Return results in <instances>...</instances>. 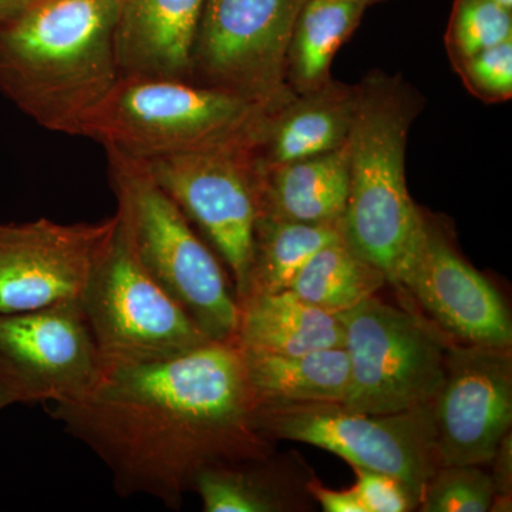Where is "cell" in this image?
<instances>
[{
	"label": "cell",
	"mask_w": 512,
	"mask_h": 512,
	"mask_svg": "<svg viewBox=\"0 0 512 512\" xmlns=\"http://www.w3.org/2000/svg\"><path fill=\"white\" fill-rule=\"evenodd\" d=\"M284 103H259L190 80L120 74L79 136L147 161L255 136Z\"/></svg>",
	"instance_id": "4"
},
{
	"label": "cell",
	"mask_w": 512,
	"mask_h": 512,
	"mask_svg": "<svg viewBox=\"0 0 512 512\" xmlns=\"http://www.w3.org/2000/svg\"><path fill=\"white\" fill-rule=\"evenodd\" d=\"M308 493L320 504L326 512H365L355 490H330L323 487L318 481H309L306 485Z\"/></svg>",
	"instance_id": "28"
},
{
	"label": "cell",
	"mask_w": 512,
	"mask_h": 512,
	"mask_svg": "<svg viewBox=\"0 0 512 512\" xmlns=\"http://www.w3.org/2000/svg\"><path fill=\"white\" fill-rule=\"evenodd\" d=\"M493 2L498 3L505 9L512 10V0H493Z\"/></svg>",
	"instance_id": "33"
},
{
	"label": "cell",
	"mask_w": 512,
	"mask_h": 512,
	"mask_svg": "<svg viewBox=\"0 0 512 512\" xmlns=\"http://www.w3.org/2000/svg\"><path fill=\"white\" fill-rule=\"evenodd\" d=\"M359 103V84L329 80L312 92L296 94L272 110L256 131L259 165H279L332 153L348 143Z\"/></svg>",
	"instance_id": "16"
},
{
	"label": "cell",
	"mask_w": 512,
	"mask_h": 512,
	"mask_svg": "<svg viewBox=\"0 0 512 512\" xmlns=\"http://www.w3.org/2000/svg\"><path fill=\"white\" fill-rule=\"evenodd\" d=\"M120 6L121 0H36L0 23V92L46 130L79 136L120 77Z\"/></svg>",
	"instance_id": "2"
},
{
	"label": "cell",
	"mask_w": 512,
	"mask_h": 512,
	"mask_svg": "<svg viewBox=\"0 0 512 512\" xmlns=\"http://www.w3.org/2000/svg\"><path fill=\"white\" fill-rule=\"evenodd\" d=\"M103 377L79 299L0 313V389L13 404L80 399Z\"/></svg>",
	"instance_id": "11"
},
{
	"label": "cell",
	"mask_w": 512,
	"mask_h": 512,
	"mask_svg": "<svg viewBox=\"0 0 512 512\" xmlns=\"http://www.w3.org/2000/svg\"><path fill=\"white\" fill-rule=\"evenodd\" d=\"M308 0H204L190 82L259 103L295 93L285 67L296 19Z\"/></svg>",
	"instance_id": "10"
},
{
	"label": "cell",
	"mask_w": 512,
	"mask_h": 512,
	"mask_svg": "<svg viewBox=\"0 0 512 512\" xmlns=\"http://www.w3.org/2000/svg\"><path fill=\"white\" fill-rule=\"evenodd\" d=\"M431 412L440 466L490 464L511 431V348L447 346L443 383Z\"/></svg>",
	"instance_id": "13"
},
{
	"label": "cell",
	"mask_w": 512,
	"mask_h": 512,
	"mask_svg": "<svg viewBox=\"0 0 512 512\" xmlns=\"http://www.w3.org/2000/svg\"><path fill=\"white\" fill-rule=\"evenodd\" d=\"M396 285L409 289L448 335L467 345L511 348L512 320L503 296L426 214L419 245Z\"/></svg>",
	"instance_id": "14"
},
{
	"label": "cell",
	"mask_w": 512,
	"mask_h": 512,
	"mask_svg": "<svg viewBox=\"0 0 512 512\" xmlns=\"http://www.w3.org/2000/svg\"><path fill=\"white\" fill-rule=\"evenodd\" d=\"M340 237V224L308 225L258 217L247 285L239 302L259 293L288 291L309 258Z\"/></svg>",
	"instance_id": "21"
},
{
	"label": "cell",
	"mask_w": 512,
	"mask_h": 512,
	"mask_svg": "<svg viewBox=\"0 0 512 512\" xmlns=\"http://www.w3.org/2000/svg\"><path fill=\"white\" fill-rule=\"evenodd\" d=\"M106 151L116 214L138 261L208 338L234 342L239 305L218 259L143 160Z\"/></svg>",
	"instance_id": "5"
},
{
	"label": "cell",
	"mask_w": 512,
	"mask_h": 512,
	"mask_svg": "<svg viewBox=\"0 0 512 512\" xmlns=\"http://www.w3.org/2000/svg\"><path fill=\"white\" fill-rule=\"evenodd\" d=\"M342 2L355 3V5L367 6L375 5V3L383 2V0H342Z\"/></svg>",
	"instance_id": "32"
},
{
	"label": "cell",
	"mask_w": 512,
	"mask_h": 512,
	"mask_svg": "<svg viewBox=\"0 0 512 512\" xmlns=\"http://www.w3.org/2000/svg\"><path fill=\"white\" fill-rule=\"evenodd\" d=\"M454 69L468 90L487 103L512 96V39L468 57Z\"/></svg>",
	"instance_id": "26"
},
{
	"label": "cell",
	"mask_w": 512,
	"mask_h": 512,
	"mask_svg": "<svg viewBox=\"0 0 512 512\" xmlns=\"http://www.w3.org/2000/svg\"><path fill=\"white\" fill-rule=\"evenodd\" d=\"M239 350L255 403H342L345 400L350 369L343 346L302 355Z\"/></svg>",
	"instance_id": "19"
},
{
	"label": "cell",
	"mask_w": 512,
	"mask_h": 512,
	"mask_svg": "<svg viewBox=\"0 0 512 512\" xmlns=\"http://www.w3.org/2000/svg\"><path fill=\"white\" fill-rule=\"evenodd\" d=\"M356 483L353 490L365 512H409L417 510L419 501L399 478L379 471L353 467Z\"/></svg>",
	"instance_id": "27"
},
{
	"label": "cell",
	"mask_w": 512,
	"mask_h": 512,
	"mask_svg": "<svg viewBox=\"0 0 512 512\" xmlns=\"http://www.w3.org/2000/svg\"><path fill=\"white\" fill-rule=\"evenodd\" d=\"M265 456L224 461L202 468L192 491L207 512H278L292 510L288 481Z\"/></svg>",
	"instance_id": "23"
},
{
	"label": "cell",
	"mask_w": 512,
	"mask_h": 512,
	"mask_svg": "<svg viewBox=\"0 0 512 512\" xmlns=\"http://www.w3.org/2000/svg\"><path fill=\"white\" fill-rule=\"evenodd\" d=\"M36 0H0V23L16 18Z\"/></svg>",
	"instance_id": "30"
},
{
	"label": "cell",
	"mask_w": 512,
	"mask_h": 512,
	"mask_svg": "<svg viewBox=\"0 0 512 512\" xmlns=\"http://www.w3.org/2000/svg\"><path fill=\"white\" fill-rule=\"evenodd\" d=\"M255 137L144 161L157 184L228 265L237 302L247 285L259 217Z\"/></svg>",
	"instance_id": "9"
},
{
	"label": "cell",
	"mask_w": 512,
	"mask_h": 512,
	"mask_svg": "<svg viewBox=\"0 0 512 512\" xmlns=\"http://www.w3.org/2000/svg\"><path fill=\"white\" fill-rule=\"evenodd\" d=\"M238 305L234 342L239 349L272 355H302L342 348L345 343L338 315L309 305L291 289L251 295Z\"/></svg>",
	"instance_id": "18"
},
{
	"label": "cell",
	"mask_w": 512,
	"mask_h": 512,
	"mask_svg": "<svg viewBox=\"0 0 512 512\" xmlns=\"http://www.w3.org/2000/svg\"><path fill=\"white\" fill-rule=\"evenodd\" d=\"M13 406L12 400L9 399L8 394L3 392L2 389H0V412L2 410H5L6 407Z\"/></svg>",
	"instance_id": "31"
},
{
	"label": "cell",
	"mask_w": 512,
	"mask_h": 512,
	"mask_svg": "<svg viewBox=\"0 0 512 512\" xmlns=\"http://www.w3.org/2000/svg\"><path fill=\"white\" fill-rule=\"evenodd\" d=\"M386 282L377 266L357 255L340 237L309 258L289 289L309 305L339 315L376 296Z\"/></svg>",
	"instance_id": "22"
},
{
	"label": "cell",
	"mask_w": 512,
	"mask_h": 512,
	"mask_svg": "<svg viewBox=\"0 0 512 512\" xmlns=\"http://www.w3.org/2000/svg\"><path fill=\"white\" fill-rule=\"evenodd\" d=\"M512 39V10L493 0H454L446 35L451 63Z\"/></svg>",
	"instance_id": "24"
},
{
	"label": "cell",
	"mask_w": 512,
	"mask_h": 512,
	"mask_svg": "<svg viewBox=\"0 0 512 512\" xmlns=\"http://www.w3.org/2000/svg\"><path fill=\"white\" fill-rule=\"evenodd\" d=\"M421 104L399 79L372 73L359 84L348 140L349 194L343 241L397 284L423 234L424 212L406 181V144Z\"/></svg>",
	"instance_id": "3"
},
{
	"label": "cell",
	"mask_w": 512,
	"mask_h": 512,
	"mask_svg": "<svg viewBox=\"0 0 512 512\" xmlns=\"http://www.w3.org/2000/svg\"><path fill=\"white\" fill-rule=\"evenodd\" d=\"M494 490L490 474L471 464L440 466L427 481L417 510L487 512Z\"/></svg>",
	"instance_id": "25"
},
{
	"label": "cell",
	"mask_w": 512,
	"mask_h": 512,
	"mask_svg": "<svg viewBox=\"0 0 512 512\" xmlns=\"http://www.w3.org/2000/svg\"><path fill=\"white\" fill-rule=\"evenodd\" d=\"M204 0H121L114 30L120 74L190 80Z\"/></svg>",
	"instance_id": "15"
},
{
	"label": "cell",
	"mask_w": 512,
	"mask_h": 512,
	"mask_svg": "<svg viewBox=\"0 0 512 512\" xmlns=\"http://www.w3.org/2000/svg\"><path fill=\"white\" fill-rule=\"evenodd\" d=\"M338 318L350 369L342 406L389 414L433 404L443 383L447 352L436 330L377 296Z\"/></svg>",
	"instance_id": "8"
},
{
	"label": "cell",
	"mask_w": 512,
	"mask_h": 512,
	"mask_svg": "<svg viewBox=\"0 0 512 512\" xmlns=\"http://www.w3.org/2000/svg\"><path fill=\"white\" fill-rule=\"evenodd\" d=\"M116 218L113 235L79 298L103 376L175 359L212 342L141 265L123 222Z\"/></svg>",
	"instance_id": "6"
},
{
	"label": "cell",
	"mask_w": 512,
	"mask_h": 512,
	"mask_svg": "<svg viewBox=\"0 0 512 512\" xmlns=\"http://www.w3.org/2000/svg\"><path fill=\"white\" fill-rule=\"evenodd\" d=\"M255 430L265 440L298 441L323 448L352 467L399 478L421 500L440 467L431 406L406 412H353L340 403H255Z\"/></svg>",
	"instance_id": "7"
},
{
	"label": "cell",
	"mask_w": 512,
	"mask_h": 512,
	"mask_svg": "<svg viewBox=\"0 0 512 512\" xmlns=\"http://www.w3.org/2000/svg\"><path fill=\"white\" fill-rule=\"evenodd\" d=\"M116 222L0 224V313L79 299Z\"/></svg>",
	"instance_id": "12"
},
{
	"label": "cell",
	"mask_w": 512,
	"mask_h": 512,
	"mask_svg": "<svg viewBox=\"0 0 512 512\" xmlns=\"http://www.w3.org/2000/svg\"><path fill=\"white\" fill-rule=\"evenodd\" d=\"M255 399L235 342H212L175 359L124 367L50 416L106 464L120 497L147 495L180 510L202 468L265 456Z\"/></svg>",
	"instance_id": "1"
},
{
	"label": "cell",
	"mask_w": 512,
	"mask_h": 512,
	"mask_svg": "<svg viewBox=\"0 0 512 512\" xmlns=\"http://www.w3.org/2000/svg\"><path fill=\"white\" fill-rule=\"evenodd\" d=\"M493 474H490L493 483L494 495H511L512 497V440L508 433L498 444L493 460Z\"/></svg>",
	"instance_id": "29"
},
{
	"label": "cell",
	"mask_w": 512,
	"mask_h": 512,
	"mask_svg": "<svg viewBox=\"0 0 512 512\" xmlns=\"http://www.w3.org/2000/svg\"><path fill=\"white\" fill-rule=\"evenodd\" d=\"M365 10V6L342 0L305 3L286 55L285 82L293 93L312 92L332 80L333 57L360 25Z\"/></svg>",
	"instance_id": "20"
},
{
	"label": "cell",
	"mask_w": 512,
	"mask_h": 512,
	"mask_svg": "<svg viewBox=\"0 0 512 512\" xmlns=\"http://www.w3.org/2000/svg\"><path fill=\"white\" fill-rule=\"evenodd\" d=\"M259 217L308 225L340 224L349 194L348 143L332 153L259 165Z\"/></svg>",
	"instance_id": "17"
}]
</instances>
